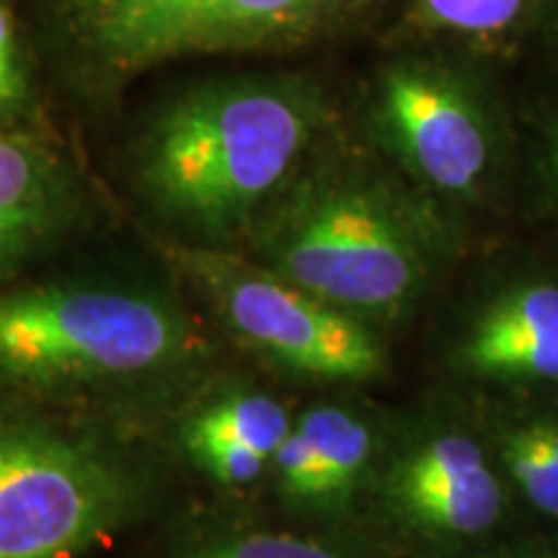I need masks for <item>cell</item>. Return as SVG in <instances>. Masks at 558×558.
I'll return each mask as SVG.
<instances>
[{"instance_id": "obj_8", "label": "cell", "mask_w": 558, "mask_h": 558, "mask_svg": "<svg viewBox=\"0 0 558 558\" xmlns=\"http://www.w3.org/2000/svg\"><path fill=\"white\" fill-rule=\"evenodd\" d=\"M375 494L390 525L448 548L488 538L509 501L488 439L456 422H427L409 432L380 460Z\"/></svg>"}, {"instance_id": "obj_5", "label": "cell", "mask_w": 558, "mask_h": 558, "mask_svg": "<svg viewBox=\"0 0 558 558\" xmlns=\"http://www.w3.org/2000/svg\"><path fill=\"white\" fill-rule=\"evenodd\" d=\"M179 259L230 333L284 373L324 383H369L386 373V349L367 320L262 264L215 251H181Z\"/></svg>"}, {"instance_id": "obj_18", "label": "cell", "mask_w": 558, "mask_h": 558, "mask_svg": "<svg viewBox=\"0 0 558 558\" xmlns=\"http://www.w3.org/2000/svg\"><path fill=\"white\" fill-rule=\"evenodd\" d=\"M492 558H558V546L550 543H522V546H512Z\"/></svg>"}, {"instance_id": "obj_2", "label": "cell", "mask_w": 558, "mask_h": 558, "mask_svg": "<svg viewBox=\"0 0 558 558\" xmlns=\"http://www.w3.org/2000/svg\"><path fill=\"white\" fill-rule=\"evenodd\" d=\"M318 124L320 101L308 86L239 81L202 88L153 128L145 190L173 220L226 235L282 190Z\"/></svg>"}, {"instance_id": "obj_12", "label": "cell", "mask_w": 558, "mask_h": 558, "mask_svg": "<svg viewBox=\"0 0 558 558\" xmlns=\"http://www.w3.org/2000/svg\"><path fill=\"white\" fill-rule=\"evenodd\" d=\"M488 448L509 492L548 522H558V407L514 409L494 416Z\"/></svg>"}, {"instance_id": "obj_16", "label": "cell", "mask_w": 558, "mask_h": 558, "mask_svg": "<svg viewBox=\"0 0 558 558\" xmlns=\"http://www.w3.org/2000/svg\"><path fill=\"white\" fill-rule=\"evenodd\" d=\"M194 463L222 486L256 484L269 471L271 460L243 445H205L190 450Z\"/></svg>"}, {"instance_id": "obj_4", "label": "cell", "mask_w": 558, "mask_h": 558, "mask_svg": "<svg viewBox=\"0 0 558 558\" xmlns=\"http://www.w3.org/2000/svg\"><path fill=\"white\" fill-rule=\"evenodd\" d=\"M137 488L99 445L0 414V558H78L132 518Z\"/></svg>"}, {"instance_id": "obj_19", "label": "cell", "mask_w": 558, "mask_h": 558, "mask_svg": "<svg viewBox=\"0 0 558 558\" xmlns=\"http://www.w3.org/2000/svg\"><path fill=\"white\" fill-rule=\"evenodd\" d=\"M550 169H554L556 186H558V128L554 132V143H550Z\"/></svg>"}, {"instance_id": "obj_6", "label": "cell", "mask_w": 558, "mask_h": 558, "mask_svg": "<svg viewBox=\"0 0 558 558\" xmlns=\"http://www.w3.org/2000/svg\"><path fill=\"white\" fill-rule=\"evenodd\" d=\"M367 0H65L81 41L117 70L311 37Z\"/></svg>"}, {"instance_id": "obj_7", "label": "cell", "mask_w": 558, "mask_h": 558, "mask_svg": "<svg viewBox=\"0 0 558 558\" xmlns=\"http://www.w3.org/2000/svg\"><path fill=\"white\" fill-rule=\"evenodd\" d=\"M369 122L380 148L429 197L476 199L499 163L492 104L458 70L399 60L378 75Z\"/></svg>"}, {"instance_id": "obj_15", "label": "cell", "mask_w": 558, "mask_h": 558, "mask_svg": "<svg viewBox=\"0 0 558 558\" xmlns=\"http://www.w3.org/2000/svg\"><path fill=\"white\" fill-rule=\"evenodd\" d=\"M190 558H341L320 541L275 530H251L213 538L194 550Z\"/></svg>"}, {"instance_id": "obj_13", "label": "cell", "mask_w": 558, "mask_h": 558, "mask_svg": "<svg viewBox=\"0 0 558 558\" xmlns=\"http://www.w3.org/2000/svg\"><path fill=\"white\" fill-rule=\"evenodd\" d=\"M292 427L290 411L269 393H233L209 403L186 427V450L243 445L269 460Z\"/></svg>"}, {"instance_id": "obj_11", "label": "cell", "mask_w": 558, "mask_h": 558, "mask_svg": "<svg viewBox=\"0 0 558 558\" xmlns=\"http://www.w3.org/2000/svg\"><path fill=\"white\" fill-rule=\"evenodd\" d=\"M60 213L54 160L32 140L0 132V277L52 233Z\"/></svg>"}, {"instance_id": "obj_9", "label": "cell", "mask_w": 558, "mask_h": 558, "mask_svg": "<svg viewBox=\"0 0 558 558\" xmlns=\"http://www.w3.org/2000/svg\"><path fill=\"white\" fill-rule=\"evenodd\" d=\"M448 362L488 388H558V277L507 279L465 311Z\"/></svg>"}, {"instance_id": "obj_17", "label": "cell", "mask_w": 558, "mask_h": 558, "mask_svg": "<svg viewBox=\"0 0 558 558\" xmlns=\"http://www.w3.org/2000/svg\"><path fill=\"white\" fill-rule=\"evenodd\" d=\"M26 94L24 73L16 52V37H13V21L9 11L0 5V117L11 114L21 107Z\"/></svg>"}, {"instance_id": "obj_14", "label": "cell", "mask_w": 558, "mask_h": 558, "mask_svg": "<svg viewBox=\"0 0 558 558\" xmlns=\"http://www.w3.org/2000/svg\"><path fill=\"white\" fill-rule=\"evenodd\" d=\"M527 0H416V19L435 32L492 37L509 29Z\"/></svg>"}, {"instance_id": "obj_1", "label": "cell", "mask_w": 558, "mask_h": 558, "mask_svg": "<svg viewBox=\"0 0 558 558\" xmlns=\"http://www.w3.org/2000/svg\"><path fill=\"white\" fill-rule=\"evenodd\" d=\"M259 264L369 326L416 308L445 254L424 194L365 169H326L277 202L256 235Z\"/></svg>"}, {"instance_id": "obj_10", "label": "cell", "mask_w": 558, "mask_h": 558, "mask_svg": "<svg viewBox=\"0 0 558 558\" xmlns=\"http://www.w3.org/2000/svg\"><path fill=\"white\" fill-rule=\"evenodd\" d=\"M378 437L360 411L324 403L292 418L269 471L290 507L337 514L357 499L378 463Z\"/></svg>"}, {"instance_id": "obj_3", "label": "cell", "mask_w": 558, "mask_h": 558, "mask_svg": "<svg viewBox=\"0 0 558 558\" xmlns=\"http://www.w3.org/2000/svg\"><path fill=\"white\" fill-rule=\"evenodd\" d=\"M186 349L179 313L143 292L52 284L0 295V375L19 386L137 378Z\"/></svg>"}]
</instances>
